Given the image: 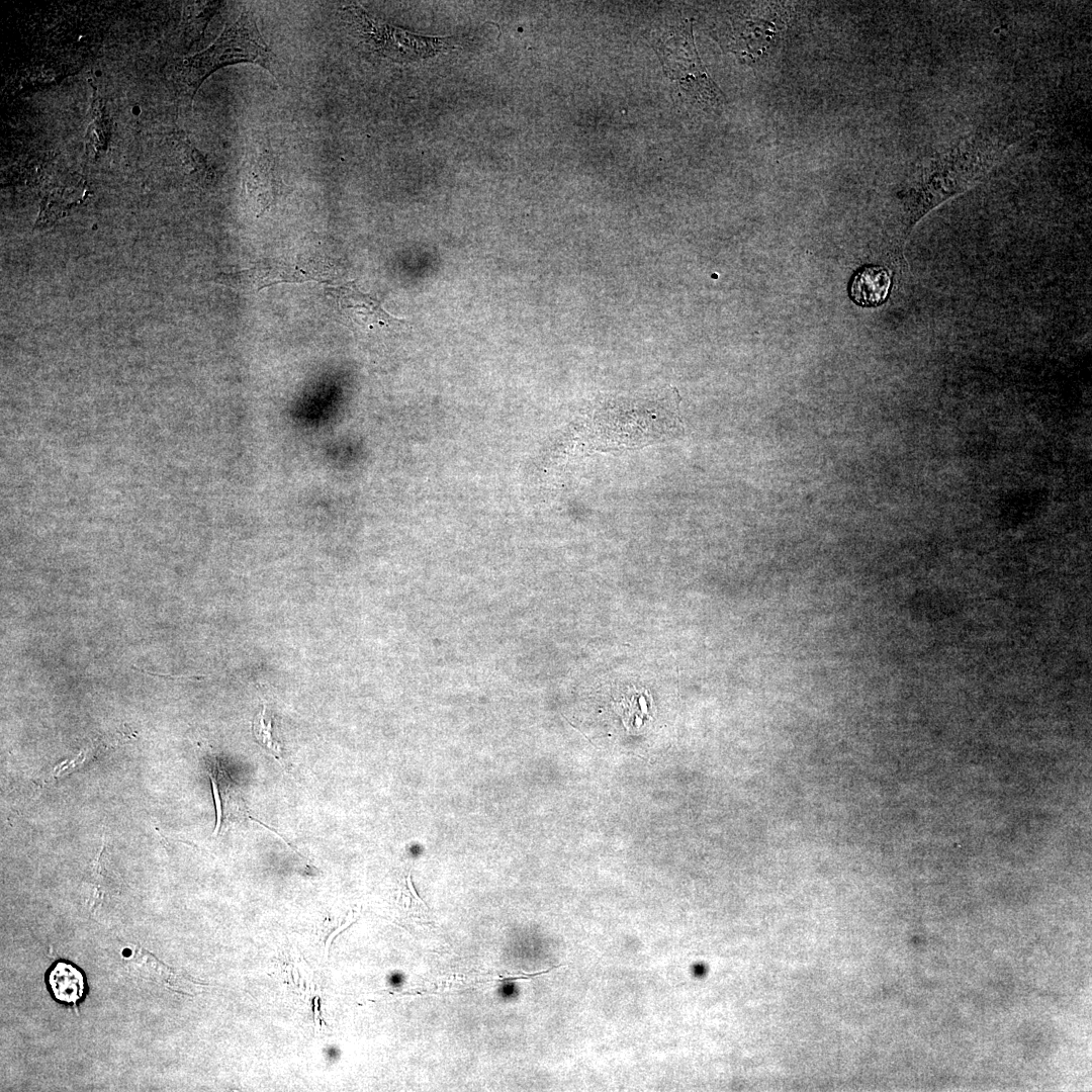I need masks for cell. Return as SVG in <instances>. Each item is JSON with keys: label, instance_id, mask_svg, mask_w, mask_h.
I'll return each instance as SVG.
<instances>
[{"label": "cell", "instance_id": "5", "mask_svg": "<svg viewBox=\"0 0 1092 1092\" xmlns=\"http://www.w3.org/2000/svg\"><path fill=\"white\" fill-rule=\"evenodd\" d=\"M657 52L667 74L692 99L711 106L724 101L722 91L699 58L691 24L669 35Z\"/></svg>", "mask_w": 1092, "mask_h": 1092}, {"label": "cell", "instance_id": "14", "mask_svg": "<svg viewBox=\"0 0 1092 1092\" xmlns=\"http://www.w3.org/2000/svg\"><path fill=\"white\" fill-rule=\"evenodd\" d=\"M556 968H558V967H552V968H550V969H548V970H545V971H541V972H537V973H529V974H525V973H523V974H522L521 976H513V977H505V978H499V980H498V981H500V982H511V981H517V980H528V979H533V978H535V977H538V976H540V975H544V974H547V973L551 972L552 970H554V969H556Z\"/></svg>", "mask_w": 1092, "mask_h": 1092}, {"label": "cell", "instance_id": "15", "mask_svg": "<svg viewBox=\"0 0 1092 1092\" xmlns=\"http://www.w3.org/2000/svg\"><path fill=\"white\" fill-rule=\"evenodd\" d=\"M406 883H407V887H408V889H410V891H411L412 895H413V896H414V897L416 898V900H417L418 902H420L421 904H423V906H424L425 908H428V906L426 905V903H425V902L423 901V899H422V898H421V897H420V896L418 895L417 891H416V890H415V888H414V885H413V881H412V878H411V873L408 874V876H407V878H406Z\"/></svg>", "mask_w": 1092, "mask_h": 1092}, {"label": "cell", "instance_id": "1", "mask_svg": "<svg viewBox=\"0 0 1092 1092\" xmlns=\"http://www.w3.org/2000/svg\"><path fill=\"white\" fill-rule=\"evenodd\" d=\"M680 397L669 388L645 397L614 398L589 414V450L641 447L678 435Z\"/></svg>", "mask_w": 1092, "mask_h": 1092}, {"label": "cell", "instance_id": "10", "mask_svg": "<svg viewBox=\"0 0 1092 1092\" xmlns=\"http://www.w3.org/2000/svg\"><path fill=\"white\" fill-rule=\"evenodd\" d=\"M48 987L58 1002L77 1004L86 992V979L73 964L58 961L48 972Z\"/></svg>", "mask_w": 1092, "mask_h": 1092}, {"label": "cell", "instance_id": "7", "mask_svg": "<svg viewBox=\"0 0 1092 1092\" xmlns=\"http://www.w3.org/2000/svg\"><path fill=\"white\" fill-rule=\"evenodd\" d=\"M281 179L273 156L264 151L248 164L244 188L248 203L257 216L270 209L281 194Z\"/></svg>", "mask_w": 1092, "mask_h": 1092}, {"label": "cell", "instance_id": "9", "mask_svg": "<svg viewBox=\"0 0 1092 1092\" xmlns=\"http://www.w3.org/2000/svg\"><path fill=\"white\" fill-rule=\"evenodd\" d=\"M890 286L891 276L886 268L864 267L853 277L850 296L859 305L877 306L886 300Z\"/></svg>", "mask_w": 1092, "mask_h": 1092}, {"label": "cell", "instance_id": "13", "mask_svg": "<svg viewBox=\"0 0 1092 1092\" xmlns=\"http://www.w3.org/2000/svg\"><path fill=\"white\" fill-rule=\"evenodd\" d=\"M217 7L218 2H193L187 5L184 17L187 32L197 38Z\"/></svg>", "mask_w": 1092, "mask_h": 1092}, {"label": "cell", "instance_id": "6", "mask_svg": "<svg viewBox=\"0 0 1092 1092\" xmlns=\"http://www.w3.org/2000/svg\"><path fill=\"white\" fill-rule=\"evenodd\" d=\"M326 291L336 300L342 314L362 329L394 328L403 323V320L388 313L378 298L360 291L355 281L327 288Z\"/></svg>", "mask_w": 1092, "mask_h": 1092}, {"label": "cell", "instance_id": "3", "mask_svg": "<svg viewBox=\"0 0 1092 1092\" xmlns=\"http://www.w3.org/2000/svg\"><path fill=\"white\" fill-rule=\"evenodd\" d=\"M239 63L257 64L272 73L270 51L249 11L243 12L210 47L180 61L175 77L181 91L192 99L211 73Z\"/></svg>", "mask_w": 1092, "mask_h": 1092}, {"label": "cell", "instance_id": "8", "mask_svg": "<svg viewBox=\"0 0 1092 1092\" xmlns=\"http://www.w3.org/2000/svg\"><path fill=\"white\" fill-rule=\"evenodd\" d=\"M315 279L297 266L282 261H261L253 267L237 273L221 274L217 282L237 288L259 291L264 287L284 282H304Z\"/></svg>", "mask_w": 1092, "mask_h": 1092}, {"label": "cell", "instance_id": "11", "mask_svg": "<svg viewBox=\"0 0 1092 1092\" xmlns=\"http://www.w3.org/2000/svg\"><path fill=\"white\" fill-rule=\"evenodd\" d=\"M206 761H207L206 765H207V769H208L207 772L209 775L210 782H211V788H212L213 799H214V804H215V811H216V825H215V829L213 831V835H217V833L221 829V825H222V822H223V815H224V811H223L224 803L223 802L228 798V793L230 791L229 787L231 785V780H230L226 771L224 770V768H222V766L220 764V761L216 757L212 756L209 760H206Z\"/></svg>", "mask_w": 1092, "mask_h": 1092}, {"label": "cell", "instance_id": "4", "mask_svg": "<svg viewBox=\"0 0 1092 1092\" xmlns=\"http://www.w3.org/2000/svg\"><path fill=\"white\" fill-rule=\"evenodd\" d=\"M342 14L362 43L393 61L426 59L450 47V37L413 33L369 14L360 5L346 6Z\"/></svg>", "mask_w": 1092, "mask_h": 1092}, {"label": "cell", "instance_id": "2", "mask_svg": "<svg viewBox=\"0 0 1092 1092\" xmlns=\"http://www.w3.org/2000/svg\"><path fill=\"white\" fill-rule=\"evenodd\" d=\"M1007 149L1005 140L979 134L927 158L917 170L913 206L915 218L982 180L999 163Z\"/></svg>", "mask_w": 1092, "mask_h": 1092}, {"label": "cell", "instance_id": "12", "mask_svg": "<svg viewBox=\"0 0 1092 1092\" xmlns=\"http://www.w3.org/2000/svg\"><path fill=\"white\" fill-rule=\"evenodd\" d=\"M252 728L254 736L259 744L275 758L282 760L281 744L273 735V720L272 716H268L267 714L266 705H264L262 710L255 716Z\"/></svg>", "mask_w": 1092, "mask_h": 1092}]
</instances>
